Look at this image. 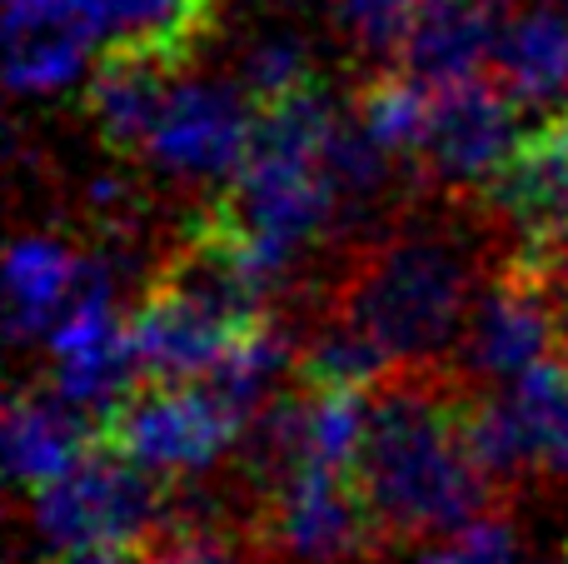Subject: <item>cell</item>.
Wrapping results in <instances>:
<instances>
[{"label":"cell","mask_w":568,"mask_h":564,"mask_svg":"<svg viewBox=\"0 0 568 564\" xmlns=\"http://www.w3.org/2000/svg\"><path fill=\"white\" fill-rule=\"evenodd\" d=\"M175 80H180L175 66H160V60H145V56L100 60V70L90 75L85 100H90V120L105 135V145L140 155Z\"/></svg>","instance_id":"19"},{"label":"cell","mask_w":568,"mask_h":564,"mask_svg":"<svg viewBox=\"0 0 568 564\" xmlns=\"http://www.w3.org/2000/svg\"><path fill=\"white\" fill-rule=\"evenodd\" d=\"M489 70L519 110L568 115V0H529L509 10Z\"/></svg>","instance_id":"14"},{"label":"cell","mask_w":568,"mask_h":564,"mask_svg":"<svg viewBox=\"0 0 568 564\" xmlns=\"http://www.w3.org/2000/svg\"><path fill=\"white\" fill-rule=\"evenodd\" d=\"M255 325H240L195 290L160 275V285L130 315V350H135L140 385H205L235 340Z\"/></svg>","instance_id":"9"},{"label":"cell","mask_w":568,"mask_h":564,"mask_svg":"<svg viewBox=\"0 0 568 564\" xmlns=\"http://www.w3.org/2000/svg\"><path fill=\"white\" fill-rule=\"evenodd\" d=\"M105 56H145L185 66L215 20V0H90Z\"/></svg>","instance_id":"18"},{"label":"cell","mask_w":568,"mask_h":564,"mask_svg":"<svg viewBox=\"0 0 568 564\" xmlns=\"http://www.w3.org/2000/svg\"><path fill=\"white\" fill-rule=\"evenodd\" d=\"M429 105H434V85L424 80L404 75H379L359 90V130L374 140L389 165H419V150H424V130H429Z\"/></svg>","instance_id":"20"},{"label":"cell","mask_w":568,"mask_h":564,"mask_svg":"<svg viewBox=\"0 0 568 564\" xmlns=\"http://www.w3.org/2000/svg\"><path fill=\"white\" fill-rule=\"evenodd\" d=\"M519 145V105L494 75H479L464 85L434 90L429 130H424V150L414 170L449 180V185H474V180L494 185V175L509 165Z\"/></svg>","instance_id":"10"},{"label":"cell","mask_w":568,"mask_h":564,"mask_svg":"<svg viewBox=\"0 0 568 564\" xmlns=\"http://www.w3.org/2000/svg\"><path fill=\"white\" fill-rule=\"evenodd\" d=\"M290 360H300L290 345V335H284L275 320H260L255 330H245V335L235 340V350L220 360V370L205 380V385L255 430V420L275 405V380L290 370Z\"/></svg>","instance_id":"21"},{"label":"cell","mask_w":568,"mask_h":564,"mask_svg":"<svg viewBox=\"0 0 568 564\" xmlns=\"http://www.w3.org/2000/svg\"><path fill=\"white\" fill-rule=\"evenodd\" d=\"M489 200L529 240V255H549L568 225V115H549L524 135L514 160L494 175Z\"/></svg>","instance_id":"13"},{"label":"cell","mask_w":568,"mask_h":564,"mask_svg":"<svg viewBox=\"0 0 568 564\" xmlns=\"http://www.w3.org/2000/svg\"><path fill=\"white\" fill-rule=\"evenodd\" d=\"M339 125L344 110L324 95V85L260 110V135L245 170L195 235L225 245L260 285L275 290L300 265L304 250L349 215L329 170Z\"/></svg>","instance_id":"1"},{"label":"cell","mask_w":568,"mask_h":564,"mask_svg":"<svg viewBox=\"0 0 568 564\" xmlns=\"http://www.w3.org/2000/svg\"><path fill=\"white\" fill-rule=\"evenodd\" d=\"M95 255H80L75 245L55 235H26L10 245L6 260V325L10 340H50L55 325L75 310V300L90 290Z\"/></svg>","instance_id":"15"},{"label":"cell","mask_w":568,"mask_h":564,"mask_svg":"<svg viewBox=\"0 0 568 564\" xmlns=\"http://www.w3.org/2000/svg\"><path fill=\"white\" fill-rule=\"evenodd\" d=\"M499 10L489 0H424L419 26L404 50V75L424 85H464L479 80L494 66V40H499Z\"/></svg>","instance_id":"17"},{"label":"cell","mask_w":568,"mask_h":564,"mask_svg":"<svg viewBox=\"0 0 568 564\" xmlns=\"http://www.w3.org/2000/svg\"><path fill=\"white\" fill-rule=\"evenodd\" d=\"M424 0H339L334 6V26L359 56L369 60H399L409 50V36L419 26Z\"/></svg>","instance_id":"24"},{"label":"cell","mask_w":568,"mask_h":564,"mask_svg":"<svg viewBox=\"0 0 568 564\" xmlns=\"http://www.w3.org/2000/svg\"><path fill=\"white\" fill-rule=\"evenodd\" d=\"M105 46L90 0H6V80L16 95H55Z\"/></svg>","instance_id":"12"},{"label":"cell","mask_w":568,"mask_h":564,"mask_svg":"<svg viewBox=\"0 0 568 564\" xmlns=\"http://www.w3.org/2000/svg\"><path fill=\"white\" fill-rule=\"evenodd\" d=\"M494 480L479 470L464 435V410L424 385H389L374 395L359 490L374 525L409 540H449L479 525Z\"/></svg>","instance_id":"2"},{"label":"cell","mask_w":568,"mask_h":564,"mask_svg":"<svg viewBox=\"0 0 568 564\" xmlns=\"http://www.w3.org/2000/svg\"><path fill=\"white\" fill-rule=\"evenodd\" d=\"M544 465L568 475V360L549 365V410H544Z\"/></svg>","instance_id":"26"},{"label":"cell","mask_w":568,"mask_h":564,"mask_svg":"<svg viewBox=\"0 0 568 564\" xmlns=\"http://www.w3.org/2000/svg\"><path fill=\"white\" fill-rule=\"evenodd\" d=\"M45 350H50V390L65 405H75L80 415L100 420V425L140 390L135 350H130V315H120L115 260L95 255L90 290L55 325Z\"/></svg>","instance_id":"7"},{"label":"cell","mask_w":568,"mask_h":564,"mask_svg":"<svg viewBox=\"0 0 568 564\" xmlns=\"http://www.w3.org/2000/svg\"><path fill=\"white\" fill-rule=\"evenodd\" d=\"M409 564H524V545H519L509 520L484 515L479 525H469V530H459V535L439 540V545L419 550Z\"/></svg>","instance_id":"25"},{"label":"cell","mask_w":568,"mask_h":564,"mask_svg":"<svg viewBox=\"0 0 568 564\" xmlns=\"http://www.w3.org/2000/svg\"><path fill=\"white\" fill-rule=\"evenodd\" d=\"M529 260H539L544 270H564V275H568V225H564V235L554 240V250H549V255H529Z\"/></svg>","instance_id":"27"},{"label":"cell","mask_w":568,"mask_h":564,"mask_svg":"<svg viewBox=\"0 0 568 564\" xmlns=\"http://www.w3.org/2000/svg\"><path fill=\"white\" fill-rule=\"evenodd\" d=\"M245 435L250 425L210 385H140L100 425V445L125 455L160 485L200 480Z\"/></svg>","instance_id":"5"},{"label":"cell","mask_w":568,"mask_h":564,"mask_svg":"<svg viewBox=\"0 0 568 564\" xmlns=\"http://www.w3.org/2000/svg\"><path fill=\"white\" fill-rule=\"evenodd\" d=\"M374 530L359 475L294 470L270 485V545L290 564H344L369 545Z\"/></svg>","instance_id":"11"},{"label":"cell","mask_w":568,"mask_h":564,"mask_svg":"<svg viewBox=\"0 0 568 564\" xmlns=\"http://www.w3.org/2000/svg\"><path fill=\"white\" fill-rule=\"evenodd\" d=\"M459 355H464V370L489 380L494 390L514 385V380L534 375V370L554 365V360H568L554 275L539 260L524 255L489 290H479L474 315L459 340Z\"/></svg>","instance_id":"8"},{"label":"cell","mask_w":568,"mask_h":564,"mask_svg":"<svg viewBox=\"0 0 568 564\" xmlns=\"http://www.w3.org/2000/svg\"><path fill=\"white\" fill-rule=\"evenodd\" d=\"M474 300V265L454 240L399 235L359 260L334 320L359 330L389 370H419L464 340Z\"/></svg>","instance_id":"3"},{"label":"cell","mask_w":568,"mask_h":564,"mask_svg":"<svg viewBox=\"0 0 568 564\" xmlns=\"http://www.w3.org/2000/svg\"><path fill=\"white\" fill-rule=\"evenodd\" d=\"M0 435H6L10 480L26 485L30 495H40L95 450L90 445L95 420L65 405L55 390H16L6 405V420H0Z\"/></svg>","instance_id":"16"},{"label":"cell","mask_w":568,"mask_h":564,"mask_svg":"<svg viewBox=\"0 0 568 564\" xmlns=\"http://www.w3.org/2000/svg\"><path fill=\"white\" fill-rule=\"evenodd\" d=\"M554 564H568V550H564V555H559V560H554Z\"/></svg>","instance_id":"29"},{"label":"cell","mask_w":568,"mask_h":564,"mask_svg":"<svg viewBox=\"0 0 568 564\" xmlns=\"http://www.w3.org/2000/svg\"><path fill=\"white\" fill-rule=\"evenodd\" d=\"M294 370H300L304 390H349V395H374L379 380L389 375L379 350H374L359 330L344 325V320H329V325L300 350Z\"/></svg>","instance_id":"22"},{"label":"cell","mask_w":568,"mask_h":564,"mask_svg":"<svg viewBox=\"0 0 568 564\" xmlns=\"http://www.w3.org/2000/svg\"><path fill=\"white\" fill-rule=\"evenodd\" d=\"M65 564H140V560H65ZM150 564V560H145Z\"/></svg>","instance_id":"28"},{"label":"cell","mask_w":568,"mask_h":564,"mask_svg":"<svg viewBox=\"0 0 568 564\" xmlns=\"http://www.w3.org/2000/svg\"><path fill=\"white\" fill-rule=\"evenodd\" d=\"M240 90L255 100L260 110L280 105V100H294L300 90L320 85L310 70V46L290 30H275V36H260L255 46L240 56Z\"/></svg>","instance_id":"23"},{"label":"cell","mask_w":568,"mask_h":564,"mask_svg":"<svg viewBox=\"0 0 568 564\" xmlns=\"http://www.w3.org/2000/svg\"><path fill=\"white\" fill-rule=\"evenodd\" d=\"M255 135L260 105L240 90V80L180 75L140 160L180 185H235L255 150Z\"/></svg>","instance_id":"6"},{"label":"cell","mask_w":568,"mask_h":564,"mask_svg":"<svg viewBox=\"0 0 568 564\" xmlns=\"http://www.w3.org/2000/svg\"><path fill=\"white\" fill-rule=\"evenodd\" d=\"M30 500L36 535L65 560H130L180 530L165 485L110 445H95L65 480Z\"/></svg>","instance_id":"4"}]
</instances>
